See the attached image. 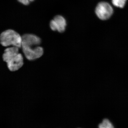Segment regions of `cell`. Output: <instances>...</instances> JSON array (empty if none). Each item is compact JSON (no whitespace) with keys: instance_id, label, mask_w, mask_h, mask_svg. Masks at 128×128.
<instances>
[{"instance_id":"1","label":"cell","mask_w":128,"mask_h":128,"mask_svg":"<svg viewBox=\"0 0 128 128\" xmlns=\"http://www.w3.org/2000/svg\"><path fill=\"white\" fill-rule=\"evenodd\" d=\"M19 48L14 46L7 48L2 55L3 60L7 64L10 71H16L23 66V57L19 53Z\"/></svg>"},{"instance_id":"2","label":"cell","mask_w":128,"mask_h":128,"mask_svg":"<svg viewBox=\"0 0 128 128\" xmlns=\"http://www.w3.org/2000/svg\"><path fill=\"white\" fill-rule=\"evenodd\" d=\"M0 43L4 47L12 46L22 48V38L18 33L12 30H8L1 34Z\"/></svg>"},{"instance_id":"3","label":"cell","mask_w":128,"mask_h":128,"mask_svg":"<svg viewBox=\"0 0 128 128\" xmlns=\"http://www.w3.org/2000/svg\"><path fill=\"white\" fill-rule=\"evenodd\" d=\"M113 12L112 8L108 2H100L96 8V15L101 20H107L112 16Z\"/></svg>"},{"instance_id":"4","label":"cell","mask_w":128,"mask_h":128,"mask_svg":"<svg viewBox=\"0 0 128 128\" xmlns=\"http://www.w3.org/2000/svg\"><path fill=\"white\" fill-rule=\"evenodd\" d=\"M22 48L24 56L28 60H36L43 54V48L39 46L34 47L23 46Z\"/></svg>"},{"instance_id":"5","label":"cell","mask_w":128,"mask_h":128,"mask_svg":"<svg viewBox=\"0 0 128 128\" xmlns=\"http://www.w3.org/2000/svg\"><path fill=\"white\" fill-rule=\"evenodd\" d=\"M66 25V20L64 17L60 16H56L50 23V28L53 31H57L59 32H64Z\"/></svg>"},{"instance_id":"6","label":"cell","mask_w":128,"mask_h":128,"mask_svg":"<svg viewBox=\"0 0 128 128\" xmlns=\"http://www.w3.org/2000/svg\"><path fill=\"white\" fill-rule=\"evenodd\" d=\"M22 47H34L38 46L41 43V39L34 34H26L22 36Z\"/></svg>"},{"instance_id":"7","label":"cell","mask_w":128,"mask_h":128,"mask_svg":"<svg viewBox=\"0 0 128 128\" xmlns=\"http://www.w3.org/2000/svg\"><path fill=\"white\" fill-rule=\"evenodd\" d=\"M98 128H114L112 124L108 120H104L102 122L98 125Z\"/></svg>"},{"instance_id":"8","label":"cell","mask_w":128,"mask_h":128,"mask_svg":"<svg viewBox=\"0 0 128 128\" xmlns=\"http://www.w3.org/2000/svg\"><path fill=\"white\" fill-rule=\"evenodd\" d=\"M126 0H112L113 4L116 7L123 8L124 6Z\"/></svg>"},{"instance_id":"9","label":"cell","mask_w":128,"mask_h":128,"mask_svg":"<svg viewBox=\"0 0 128 128\" xmlns=\"http://www.w3.org/2000/svg\"><path fill=\"white\" fill-rule=\"evenodd\" d=\"M19 2L24 5H28L30 2L29 0H18Z\"/></svg>"},{"instance_id":"10","label":"cell","mask_w":128,"mask_h":128,"mask_svg":"<svg viewBox=\"0 0 128 128\" xmlns=\"http://www.w3.org/2000/svg\"><path fill=\"white\" fill-rule=\"evenodd\" d=\"M30 1V2H32L34 0H29Z\"/></svg>"}]
</instances>
